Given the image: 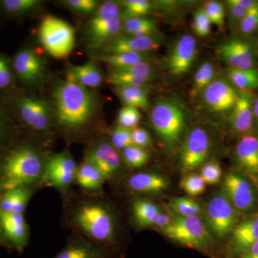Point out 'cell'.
I'll list each match as a JSON object with an SVG mask.
<instances>
[{
  "mask_svg": "<svg viewBox=\"0 0 258 258\" xmlns=\"http://www.w3.org/2000/svg\"><path fill=\"white\" fill-rule=\"evenodd\" d=\"M53 98L57 122L67 130L83 128L96 111V99L93 93L88 88L70 80L56 84Z\"/></svg>",
  "mask_w": 258,
  "mask_h": 258,
  "instance_id": "obj_1",
  "label": "cell"
},
{
  "mask_svg": "<svg viewBox=\"0 0 258 258\" xmlns=\"http://www.w3.org/2000/svg\"><path fill=\"white\" fill-rule=\"evenodd\" d=\"M44 166L41 155L35 149H17L7 157L2 166V189L6 191L28 186L42 176Z\"/></svg>",
  "mask_w": 258,
  "mask_h": 258,
  "instance_id": "obj_2",
  "label": "cell"
},
{
  "mask_svg": "<svg viewBox=\"0 0 258 258\" xmlns=\"http://www.w3.org/2000/svg\"><path fill=\"white\" fill-rule=\"evenodd\" d=\"M74 222L94 243L103 248L104 245L111 244L114 240V217L103 204H83L74 212Z\"/></svg>",
  "mask_w": 258,
  "mask_h": 258,
  "instance_id": "obj_3",
  "label": "cell"
},
{
  "mask_svg": "<svg viewBox=\"0 0 258 258\" xmlns=\"http://www.w3.org/2000/svg\"><path fill=\"white\" fill-rule=\"evenodd\" d=\"M151 123L158 137L166 145L173 147L181 139L185 127L184 110L173 100H161L153 106Z\"/></svg>",
  "mask_w": 258,
  "mask_h": 258,
  "instance_id": "obj_4",
  "label": "cell"
},
{
  "mask_svg": "<svg viewBox=\"0 0 258 258\" xmlns=\"http://www.w3.org/2000/svg\"><path fill=\"white\" fill-rule=\"evenodd\" d=\"M119 7L113 1L100 5L87 28L88 46L92 49L104 48L118 37L123 28Z\"/></svg>",
  "mask_w": 258,
  "mask_h": 258,
  "instance_id": "obj_5",
  "label": "cell"
},
{
  "mask_svg": "<svg viewBox=\"0 0 258 258\" xmlns=\"http://www.w3.org/2000/svg\"><path fill=\"white\" fill-rule=\"evenodd\" d=\"M38 34L44 49L56 59L67 58L74 50L76 32L72 25L62 19L47 15L40 23Z\"/></svg>",
  "mask_w": 258,
  "mask_h": 258,
  "instance_id": "obj_6",
  "label": "cell"
},
{
  "mask_svg": "<svg viewBox=\"0 0 258 258\" xmlns=\"http://www.w3.org/2000/svg\"><path fill=\"white\" fill-rule=\"evenodd\" d=\"M171 212L172 220L167 227L161 231V233L190 248L201 250L208 248L211 242V236L200 217L180 216Z\"/></svg>",
  "mask_w": 258,
  "mask_h": 258,
  "instance_id": "obj_7",
  "label": "cell"
},
{
  "mask_svg": "<svg viewBox=\"0 0 258 258\" xmlns=\"http://www.w3.org/2000/svg\"><path fill=\"white\" fill-rule=\"evenodd\" d=\"M205 222L210 233L225 238L238 223V214L222 191L212 197L205 211Z\"/></svg>",
  "mask_w": 258,
  "mask_h": 258,
  "instance_id": "obj_8",
  "label": "cell"
},
{
  "mask_svg": "<svg viewBox=\"0 0 258 258\" xmlns=\"http://www.w3.org/2000/svg\"><path fill=\"white\" fill-rule=\"evenodd\" d=\"M222 192L230 200L239 215H249L257 205V194L245 176L237 172H230L222 181Z\"/></svg>",
  "mask_w": 258,
  "mask_h": 258,
  "instance_id": "obj_9",
  "label": "cell"
},
{
  "mask_svg": "<svg viewBox=\"0 0 258 258\" xmlns=\"http://www.w3.org/2000/svg\"><path fill=\"white\" fill-rule=\"evenodd\" d=\"M211 149L209 134L201 127H194L186 134L180 154L183 170L191 171L203 165Z\"/></svg>",
  "mask_w": 258,
  "mask_h": 258,
  "instance_id": "obj_10",
  "label": "cell"
},
{
  "mask_svg": "<svg viewBox=\"0 0 258 258\" xmlns=\"http://www.w3.org/2000/svg\"><path fill=\"white\" fill-rule=\"evenodd\" d=\"M77 170V164L71 154L63 152L53 154L47 159L42 176L51 186L64 192L76 180Z\"/></svg>",
  "mask_w": 258,
  "mask_h": 258,
  "instance_id": "obj_11",
  "label": "cell"
},
{
  "mask_svg": "<svg viewBox=\"0 0 258 258\" xmlns=\"http://www.w3.org/2000/svg\"><path fill=\"white\" fill-rule=\"evenodd\" d=\"M217 51L230 69H256L257 55L254 46L245 40L239 38L228 39L219 45Z\"/></svg>",
  "mask_w": 258,
  "mask_h": 258,
  "instance_id": "obj_12",
  "label": "cell"
},
{
  "mask_svg": "<svg viewBox=\"0 0 258 258\" xmlns=\"http://www.w3.org/2000/svg\"><path fill=\"white\" fill-rule=\"evenodd\" d=\"M132 216L136 225L142 228L164 230L172 220V212L163 210L160 206L143 198L134 200L132 206Z\"/></svg>",
  "mask_w": 258,
  "mask_h": 258,
  "instance_id": "obj_13",
  "label": "cell"
},
{
  "mask_svg": "<svg viewBox=\"0 0 258 258\" xmlns=\"http://www.w3.org/2000/svg\"><path fill=\"white\" fill-rule=\"evenodd\" d=\"M240 92L228 80L217 79L203 91V101L211 111L216 113L231 111L235 106Z\"/></svg>",
  "mask_w": 258,
  "mask_h": 258,
  "instance_id": "obj_14",
  "label": "cell"
},
{
  "mask_svg": "<svg viewBox=\"0 0 258 258\" xmlns=\"http://www.w3.org/2000/svg\"><path fill=\"white\" fill-rule=\"evenodd\" d=\"M229 258H239L258 241V212L238 222L232 232Z\"/></svg>",
  "mask_w": 258,
  "mask_h": 258,
  "instance_id": "obj_15",
  "label": "cell"
},
{
  "mask_svg": "<svg viewBox=\"0 0 258 258\" xmlns=\"http://www.w3.org/2000/svg\"><path fill=\"white\" fill-rule=\"evenodd\" d=\"M86 161L96 166L106 179L116 176L121 168V160L117 149L106 141L94 144L88 152Z\"/></svg>",
  "mask_w": 258,
  "mask_h": 258,
  "instance_id": "obj_16",
  "label": "cell"
},
{
  "mask_svg": "<svg viewBox=\"0 0 258 258\" xmlns=\"http://www.w3.org/2000/svg\"><path fill=\"white\" fill-rule=\"evenodd\" d=\"M197 55L196 39L191 35H183L175 42L169 54L168 68L171 74L174 76L186 74L192 66Z\"/></svg>",
  "mask_w": 258,
  "mask_h": 258,
  "instance_id": "obj_17",
  "label": "cell"
},
{
  "mask_svg": "<svg viewBox=\"0 0 258 258\" xmlns=\"http://www.w3.org/2000/svg\"><path fill=\"white\" fill-rule=\"evenodd\" d=\"M19 111L24 121L37 132H45L50 125L51 115L48 105L34 97H25L19 103Z\"/></svg>",
  "mask_w": 258,
  "mask_h": 258,
  "instance_id": "obj_18",
  "label": "cell"
},
{
  "mask_svg": "<svg viewBox=\"0 0 258 258\" xmlns=\"http://www.w3.org/2000/svg\"><path fill=\"white\" fill-rule=\"evenodd\" d=\"M236 166L246 175L258 179V138L252 134L242 136L235 146Z\"/></svg>",
  "mask_w": 258,
  "mask_h": 258,
  "instance_id": "obj_19",
  "label": "cell"
},
{
  "mask_svg": "<svg viewBox=\"0 0 258 258\" xmlns=\"http://www.w3.org/2000/svg\"><path fill=\"white\" fill-rule=\"evenodd\" d=\"M14 67L19 77L28 84L40 85L45 77V62L32 50L18 52L15 58Z\"/></svg>",
  "mask_w": 258,
  "mask_h": 258,
  "instance_id": "obj_20",
  "label": "cell"
},
{
  "mask_svg": "<svg viewBox=\"0 0 258 258\" xmlns=\"http://www.w3.org/2000/svg\"><path fill=\"white\" fill-rule=\"evenodd\" d=\"M154 76L152 64L142 62L124 69H113L108 81L115 86H132L144 87Z\"/></svg>",
  "mask_w": 258,
  "mask_h": 258,
  "instance_id": "obj_21",
  "label": "cell"
},
{
  "mask_svg": "<svg viewBox=\"0 0 258 258\" xmlns=\"http://www.w3.org/2000/svg\"><path fill=\"white\" fill-rule=\"evenodd\" d=\"M161 41L155 35L152 36H118L104 47L106 54H120L126 52L147 53L158 50Z\"/></svg>",
  "mask_w": 258,
  "mask_h": 258,
  "instance_id": "obj_22",
  "label": "cell"
},
{
  "mask_svg": "<svg viewBox=\"0 0 258 258\" xmlns=\"http://www.w3.org/2000/svg\"><path fill=\"white\" fill-rule=\"evenodd\" d=\"M253 100L248 92H240L238 99L231 111L230 125L235 133L244 136L252 132L254 123Z\"/></svg>",
  "mask_w": 258,
  "mask_h": 258,
  "instance_id": "obj_23",
  "label": "cell"
},
{
  "mask_svg": "<svg viewBox=\"0 0 258 258\" xmlns=\"http://www.w3.org/2000/svg\"><path fill=\"white\" fill-rule=\"evenodd\" d=\"M2 227L7 237L19 252H23L28 243L29 231L23 213L2 212Z\"/></svg>",
  "mask_w": 258,
  "mask_h": 258,
  "instance_id": "obj_24",
  "label": "cell"
},
{
  "mask_svg": "<svg viewBox=\"0 0 258 258\" xmlns=\"http://www.w3.org/2000/svg\"><path fill=\"white\" fill-rule=\"evenodd\" d=\"M108 249L83 239H73L69 244L53 258H108Z\"/></svg>",
  "mask_w": 258,
  "mask_h": 258,
  "instance_id": "obj_25",
  "label": "cell"
},
{
  "mask_svg": "<svg viewBox=\"0 0 258 258\" xmlns=\"http://www.w3.org/2000/svg\"><path fill=\"white\" fill-rule=\"evenodd\" d=\"M129 189L142 194H158L167 189L169 182L157 173L141 172L134 174L127 181Z\"/></svg>",
  "mask_w": 258,
  "mask_h": 258,
  "instance_id": "obj_26",
  "label": "cell"
},
{
  "mask_svg": "<svg viewBox=\"0 0 258 258\" xmlns=\"http://www.w3.org/2000/svg\"><path fill=\"white\" fill-rule=\"evenodd\" d=\"M67 79L82 85L86 88H97L101 86L103 76L101 71L93 62L74 66L68 71Z\"/></svg>",
  "mask_w": 258,
  "mask_h": 258,
  "instance_id": "obj_27",
  "label": "cell"
},
{
  "mask_svg": "<svg viewBox=\"0 0 258 258\" xmlns=\"http://www.w3.org/2000/svg\"><path fill=\"white\" fill-rule=\"evenodd\" d=\"M106 180L99 169L89 161L85 160L78 168L76 181L83 189L90 191H99Z\"/></svg>",
  "mask_w": 258,
  "mask_h": 258,
  "instance_id": "obj_28",
  "label": "cell"
},
{
  "mask_svg": "<svg viewBox=\"0 0 258 258\" xmlns=\"http://www.w3.org/2000/svg\"><path fill=\"white\" fill-rule=\"evenodd\" d=\"M32 190L28 186L16 188L5 191L0 200L2 212L23 213L31 198Z\"/></svg>",
  "mask_w": 258,
  "mask_h": 258,
  "instance_id": "obj_29",
  "label": "cell"
},
{
  "mask_svg": "<svg viewBox=\"0 0 258 258\" xmlns=\"http://www.w3.org/2000/svg\"><path fill=\"white\" fill-rule=\"evenodd\" d=\"M115 92L125 106L138 109L147 110L149 108V97L147 90L139 86H115Z\"/></svg>",
  "mask_w": 258,
  "mask_h": 258,
  "instance_id": "obj_30",
  "label": "cell"
},
{
  "mask_svg": "<svg viewBox=\"0 0 258 258\" xmlns=\"http://www.w3.org/2000/svg\"><path fill=\"white\" fill-rule=\"evenodd\" d=\"M228 81L232 86L244 92L258 89V69H234L229 68L227 71Z\"/></svg>",
  "mask_w": 258,
  "mask_h": 258,
  "instance_id": "obj_31",
  "label": "cell"
},
{
  "mask_svg": "<svg viewBox=\"0 0 258 258\" xmlns=\"http://www.w3.org/2000/svg\"><path fill=\"white\" fill-rule=\"evenodd\" d=\"M123 30L128 36H152L157 31V25L152 19L131 18L125 19Z\"/></svg>",
  "mask_w": 258,
  "mask_h": 258,
  "instance_id": "obj_32",
  "label": "cell"
},
{
  "mask_svg": "<svg viewBox=\"0 0 258 258\" xmlns=\"http://www.w3.org/2000/svg\"><path fill=\"white\" fill-rule=\"evenodd\" d=\"M151 52L137 53L126 52L120 54H106L102 55L100 60L106 62L113 69H124L142 62H148Z\"/></svg>",
  "mask_w": 258,
  "mask_h": 258,
  "instance_id": "obj_33",
  "label": "cell"
},
{
  "mask_svg": "<svg viewBox=\"0 0 258 258\" xmlns=\"http://www.w3.org/2000/svg\"><path fill=\"white\" fill-rule=\"evenodd\" d=\"M170 210L180 216H200L203 212L201 204L193 199L176 197L171 199Z\"/></svg>",
  "mask_w": 258,
  "mask_h": 258,
  "instance_id": "obj_34",
  "label": "cell"
},
{
  "mask_svg": "<svg viewBox=\"0 0 258 258\" xmlns=\"http://www.w3.org/2000/svg\"><path fill=\"white\" fill-rule=\"evenodd\" d=\"M215 70L213 64L205 61L199 67L194 78L192 93L196 96L198 93L203 92L205 88L215 80Z\"/></svg>",
  "mask_w": 258,
  "mask_h": 258,
  "instance_id": "obj_35",
  "label": "cell"
},
{
  "mask_svg": "<svg viewBox=\"0 0 258 258\" xmlns=\"http://www.w3.org/2000/svg\"><path fill=\"white\" fill-rule=\"evenodd\" d=\"M123 160L132 168H140L145 165L150 159V154L143 148L130 146L122 150Z\"/></svg>",
  "mask_w": 258,
  "mask_h": 258,
  "instance_id": "obj_36",
  "label": "cell"
},
{
  "mask_svg": "<svg viewBox=\"0 0 258 258\" xmlns=\"http://www.w3.org/2000/svg\"><path fill=\"white\" fill-rule=\"evenodd\" d=\"M121 5L125 11L123 18H141L148 14L152 9V4L147 0H125L122 1Z\"/></svg>",
  "mask_w": 258,
  "mask_h": 258,
  "instance_id": "obj_37",
  "label": "cell"
},
{
  "mask_svg": "<svg viewBox=\"0 0 258 258\" xmlns=\"http://www.w3.org/2000/svg\"><path fill=\"white\" fill-rule=\"evenodd\" d=\"M180 186L186 193V195L191 197L201 195L206 189V184L203 178L195 173H191L184 176L181 180Z\"/></svg>",
  "mask_w": 258,
  "mask_h": 258,
  "instance_id": "obj_38",
  "label": "cell"
},
{
  "mask_svg": "<svg viewBox=\"0 0 258 258\" xmlns=\"http://www.w3.org/2000/svg\"><path fill=\"white\" fill-rule=\"evenodd\" d=\"M141 119L142 114L138 108L125 106L120 110L117 118L118 125L130 130L137 128Z\"/></svg>",
  "mask_w": 258,
  "mask_h": 258,
  "instance_id": "obj_39",
  "label": "cell"
},
{
  "mask_svg": "<svg viewBox=\"0 0 258 258\" xmlns=\"http://www.w3.org/2000/svg\"><path fill=\"white\" fill-rule=\"evenodd\" d=\"M200 176L205 184L215 185L221 181L222 171L221 166L216 160L207 161L202 166Z\"/></svg>",
  "mask_w": 258,
  "mask_h": 258,
  "instance_id": "obj_40",
  "label": "cell"
},
{
  "mask_svg": "<svg viewBox=\"0 0 258 258\" xmlns=\"http://www.w3.org/2000/svg\"><path fill=\"white\" fill-rule=\"evenodd\" d=\"M203 8L212 24H215L220 28L224 26L225 10L221 3L217 1H208L205 3Z\"/></svg>",
  "mask_w": 258,
  "mask_h": 258,
  "instance_id": "obj_41",
  "label": "cell"
},
{
  "mask_svg": "<svg viewBox=\"0 0 258 258\" xmlns=\"http://www.w3.org/2000/svg\"><path fill=\"white\" fill-rule=\"evenodd\" d=\"M212 23L203 8H199L194 14L192 28L200 37H207L211 32Z\"/></svg>",
  "mask_w": 258,
  "mask_h": 258,
  "instance_id": "obj_42",
  "label": "cell"
},
{
  "mask_svg": "<svg viewBox=\"0 0 258 258\" xmlns=\"http://www.w3.org/2000/svg\"><path fill=\"white\" fill-rule=\"evenodd\" d=\"M111 143L117 150H123L125 148L134 145L132 130L120 125L115 127L112 132Z\"/></svg>",
  "mask_w": 258,
  "mask_h": 258,
  "instance_id": "obj_43",
  "label": "cell"
},
{
  "mask_svg": "<svg viewBox=\"0 0 258 258\" xmlns=\"http://www.w3.org/2000/svg\"><path fill=\"white\" fill-rule=\"evenodd\" d=\"M239 31L243 36L252 35L258 30V10H251L238 25Z\"/></svg>",
  "mask_w": 258,
  "mask_h": 258,
  "instance_id": "obj_44",
  "label": "cell"
},
{
  "mask_svg": "<svg viewBox=\"0 0 258 258\" xmlns=\"http://www.w3.org/2000/svg\"><path fill=\"white\" fill-rule=\"evenodd\" d=\"M40 2L37 0H5L3 5L7 11L12 13H25L34 9Z\"/></svg>",
  "mask_w": 258,
  "mask_h": 258,
  "instance_id": "obj_45",
  "label": "cell"
},
{
  "mask_svg": "<svg viewBox=\"0 0 258 258\" xmlns=\"http://www.w3.org/2000/svg\"><path fill=\"white\" fill-rule=\"evenodd\" d=\"M71 9L83 14H90L96 11L98 2L95 0H69L64 2Z\"/></svg>",
  "mask_w": 258,
  "mask_h": 258,
  "instance_id": "obj_46",
  "label": "cell"
},
{
  "mask_svg": "<svg viewBox=\"0 0 258 258\" xmlns=\"http://www.w3.org/2000/svg\"><path fill=\"white\" fill-rule=\"evenodd\" d=\"M227 8L229 10L230 20L233 25L238 26L241 20L247 14L249 10L244 9L240 5L236 3L235 0H229L227 1ZM251 11V10H250Z\"/></svg>",
  "mask_w": 258,
  "mask_h": 258,
  "instance_id": "obj_47",
  "label": "cell"
},
{
  "mask_svg": "<svg viewBox=\"0 0 258 258\" xmlns=\"http://www.w3.org/2000/svg\"><path fill=\"white\" fill-rule=\"evenodd\" d=\"M132 137L134 145L137 147L146 149L152 145V138L146 129L138 127L133 129L132 130Z\"/></svg>",
  "mask_w": 258,
  "mask_h": 258,
  "instance_id": "obj_48",
  "label": "cell"
},
{
  "mask_svg": "<svg viewBox=\"0 0 258 258\" xmlns=\"http://www.w3.org/2000/svg\"><path fill=\"white\" fill-rule=\"evenodd\" d=\"M12 82L9 66L4 58L0 57V88L8 87Z\"/></svg>",
  "mask_w": 258,
  "mask_h": 258,
  "instance_id": "obj_49",
  "label": "cell"
},
{
  "mask_svg": "<svg viewBox=\"0 0 258 258\" xmlns=\"http://www.w3.org/2000/svg\"><path fill=\"white\" fill-rule=\"evenodd\" d=\"M237 4L240 5L244 9L249 10H258L257 0H235Z\"/></svg>",
  "mask_w": 258,
  "mask_h": 258,
  "instance_id": "obj_50",
  "label": "cell"
},
{
  "mask_svg": "<svg viewBox=\"0 0 258 258\" xmlns=\"http://www.w3.org/2000/svg\"><path fill=\"white\" fill-rule=\"evenodd\" d=\"M239 258H258V241Z\"/></svg>",
  "mask_w": 258,
  "mask_h": 258,
  "instance_id": "obj_51",
  "label": "cell"
},
{
  "mask_svg": "<svg viewBox=\"0 0 258 258\" xmlns=\"http://www.w3.org/2000/svg\"><path fill=\"white\" fill-rule=\"evenodd\" d=\"M253 114L254 122L258 124V97L253 100Z\"/></svg>",
  "mask_w": 258,
  "mask_h": 258,
  "instance_id": "obj_52",
  "label": "cell"
},
{
  "mask_svg": "<svg viewBox=\"0 0 258 258\" xmlns=\"http://www.w3.org/2000/svg\"><path fill=\"white\" fill-rule=\"evenodd\" d=\"M254 48L256 52V55H258V37L257 40H256L255 44H254Z\"/></svg>",
  "mask_w": 258,
  "mask_h": 258,
  "instance_id": "obj_53",
  "label": "cell"
},
{
  "mask_svg": "<svg viewBox=\"0 0 258 258\" xmlns=\"http://www.w3.org/2000/svg\"><path fill=\"white\" fill-rule=\"evenodd\" d=\"M2 133H3V130H2L1 123H0V138H1L2 137Z\"/></svg>",
  "mask_w": 258,
  "mask_h": 258,
  "instance_id": "obj_54",
  "label": "cell"
},
{
  "mask_svg": "<svg viewBox=\"0 0 258 258\" xmlns=\"http://www.w3.org/2000/svg\"><path fill=\"white\" fill-rule=\"evenodd\" d=\"M0 225H1V220H0Z\"/></svg>",
  "mask_w": 258,
  "mask_h": 258,
  "instance_id": "obj_55",
  "label": "cell"
}]
</instances>
